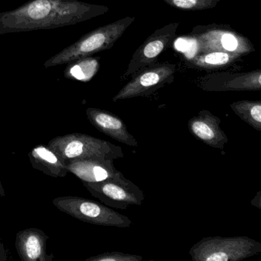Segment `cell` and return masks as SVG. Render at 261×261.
Instances as JSON below:
<instances>
[{"instance_id": "1", "label": "cell", "mask_w": 261, "mask_h": 261, "mask_svg": "<svg viewBox=\"0 0 261 261\" xmlns=\"http://www.w3.org/2000/svg\"><path fill=\"white\" fill-rule=\"evenodd\" d=\"M94 7L79 0H30L0 12V35L71 27L94 15Z\"/></svg>"}, {"instance_id": "2", "label": "cell", "mask_w": 261, "mask_h": 261, "mask_svg": "<svg viewBox=\"0 0 261 261\" xmlns=\"http://www.w3.org/2000/svg\"><path fill=\"white\" fill-rule=\"evenodd\" d=\"M48 146L65 163L71 160H116L124 156L123 149L111 142L82 133H71L50 140Z\"/></svg>"}, {"instance_id": "3", "label": "cell", "mask_w": 261, "mask_h": 261, "mask_svg": "<svg viewBox=\"0 0 261 261\" xmlns=\"http://www.w3.org/2000/svg\"><path fill=\"white\" fill-rule=\"evenodd\" d=\"M261 253V243L247 236L204 237L189 253L193 261H241Z\"/></svg>"}, {"instance_id": "4", "label": "cell", "mask_w": 261, "mask_h": 261, "mask_svg": "<svg viewBox=\"0 0 261 261\" xmlns=\"http://www.w3.org/2000/svg\"><path fill=\"white\" fill-rule=\"evenodd\" d=\"M58 209L84 222L96 225L126 228L133 224L128 217L105 204L77 196L58 197L53 200Z\"/></svg>"}, {"instance_id": "5", "label": "cell", "mask_w": 261, "mask_h": 261, "mask_svg": "<svg viewBox=\"0 0 261 261\" xmlns=\"http://www.w3.org/2000/svg\"><path fill=\"white\" fill-rule=\"evenodd\" d=\"M82 182L92 196L108 207L123 210L131 206L142 205L145 200L143 191L127 178L124 181L109 179Z\"/></svg>"}, {"instance_id": "6", "label": "cell", "mask_w": 261, "mask_h": 261, "mask_svg": "<svg viewBox=\"0 0 261 261\" xmlns=\"http://www.w3.org/2000/svg\"><path fill=\"white\" fill-rule=\"evenodd\" d=\"M68 172L86 182H98L114 179L124 181L126 179L120 171L114 166V160H77L66 163Z\"/></svg>"}, {"instance_id": "7", "label": "cell", "mask_w": 261, "mask_h": 261, "mask_svg": "<svg viewBox=\"0 0 261 261\" xmlns=\"http://www.w3.org/2000/svg\"><path fill=\"white\" fill-rule=\"evenodd\" d=\"M221 119L208 111H200L188 122L189 132L197 140L215 149H223L228 138L221 129Z\"/></svg>"}, {"instance_id": "8", "label": "cell", "mask_w": 261, "mask_h": 261, "mask_svg": "<svg viewBox=\"0 0 261 261\" xmlns=\"http://www.w3.org/2000/svg\"><path fill=\"white\" fill-rule=\"evenodd\" d=\"M86 114L90 123L102 134L126 146H138V142L128 131L124 122L115 114L94 108H88Z\"/></svg>"}, {"instance_id": "9", "label": "cell", "mask_w": 261, "mask_h": 261, "mask_svg": "<svg viewBox=\"0 0 261 261\" xmlns=\"http://www.w3.org/2000/svg\"><path fill=\"white\" fill-rule=\"evenodd\" d=\"M49 237L38 228H27L18 232L16 247L22 261H53L54 255L47 253Z\"/></svg>"}, {"instance_id": "10", "label": "cell", "mask_w": 261, "mask_h": 261, "mask_svg": "<svg viewBox=\"0 0 261 261\" xmlns=\"http://www.w3.org/2000/svg\"><path fill=\"white\" fill-rule=\"evenodd\" d=\"M32 166L53 178H63L68 175L65 160L51 148L39 145L28 154Z\"/></svg>"}, {"instance_id": "11", "label": "cell", "mask_w": 261, "mask_h": 261, "mask_svg": "<svg viewBox=\"0 0 261 261\" xmlns=\"http://www.w3.org/2000/svg\"><path fill=\"white\" fill-rule=\"evenodd\" d=\"M237 116L253 129L261 132V103L259 101H239L231 105Z\"/></svg>"}, {"instance_id": "12", "label": "cell", "mask_w": 261, "mask_h": 261, "mask_svg": "<svg viewBox=\"0 0 261 261\" xmlns=\"http://www.w3.org/2000/svg\"><path fill=\"white\" fill-rule=\"evenodd\" d=\"M143 259V256L140 255L114 251L91 256L85 261H142Z\"/></svg>"}, {"instance_id": "13", "label": "cell", "mask_w": 261, "mask_h": 261, "mask_svg": "<svg viewBox=\"0 0 261 261\" xmlns=\"http://www.w3.org/2000/svg\"><path fill=\"white\" fill-rule=\"evenodd\" d=\"M164 48V44L161 41H153L148 44L144 48V56L149 59L158 56Z\"/></svg>"}, {"instance_id": "14", "label": "cell", "mask_w": 261, "mask_h": 261, "mask_svg": "<svg viewBox=\"0 0 261 261\" xmlns=\"http://www.w3.org/2000/svg\"><path fill=\"white\" fill-rule=\"evenodd\" d=\"M229 57L226 53H214L207 55L204 58L206 63L209 65H221L228 62Z\"/></svg>"}, {"instance_id": "15", "label": "cell", "mask_w": 261, "mask_h": 261, "mask_svg": "<svg viewBox=\"0 0 261 261\" xmlns=\"http://www.w3.org/2000/svg\"><path fill=\"white\" fill-rule=\"evenodd\" d=\"M221 43L223 47L228 51H233L238 46V41L235 39L234 36L230 34H225L222 36Z\"/></svg>"}, {"instance_id": "16", "label": "cell", "mask_w": 261, "mask_h": 261, "mask_svg": "<svg viewBox=\"0 0 261 261\" xmlns=\"http://www.w3.org/2000/svg\"><path fill=\"white\" fill-rule=\"evenodd\" d=\"M173 2L179 8L190 9L196 5L197 0H173Z\"/></svg>"}, {"instance_id": "17", "label": "cell", "mask_w": 261, "mask_h": 261, "mask_svg": "<svg viewBox=\"0 0 261 261\" xmlns=\"http://www.w3.org/2000/svg\"><path fill=\"white\" fill-rule=\"evenodd\" d=\"M7 259H8V254L2 239L0 238V261H7Z\"/></svg>"}, {"instance_id": "18", "label": "cell", "mask_w": 261, "mask_h": 261, "mask_svg": "<svg viewBox=\"0 0 261 261\" xmlns=\"http://www.w3.org/2000/svg\"><path fill=\"white\" fill-rule=\"evenodd\" d=\"M253 200H256V202L253 205L256 206L258 208L260 209V192H258Z\"/></svg>"}, {"instance_id": "19", "label": "cell", "mask_w": 261, "mask_h": 261, "mask_svg": "<svg viewBox=\"0 0 261 261\" xmlns=\"http://www.w3.org/2000/svg\"><path fill=\"white\" fill-rule=\"evenodd\" d=\"M6 196V192L5 189H4V186H3L2 181H1V179H0V197H5Z\"/></svg>"}]
</instances>
